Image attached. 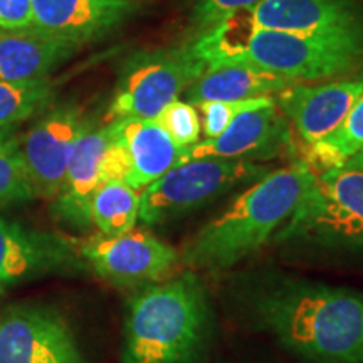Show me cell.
I'll return each mask as SVG.
<instances>
[{
	"instance_id": "277c9868",
	"label": "cell",
	"mask_w": 363,
	"mask_h": 363,
	"mask_svg": "<svg viewBox=\"0 0 363 363\" xmlns=\"http://www.w3.org/2000/svg\"><path fill=\"white\" fill-rule=\"evenodd\" d=\"M276 242L333 251L363 249V170L337 167L316 172Z\"/></svg>"
},
{
	"instance_id": "4fadbf2b",
	"label": "cell",
	"mask_w": 363,
	"mask_h": 363,
	"mask_svg": "<svg viewBox=\"0 0 363 363\" xmlns=\"http://www.w3.org/2000/svg\"><path fill=\"white\" fill-rule=\"evenodd\" d=\"M33 29L83 45L111 33L135 11L133 0H30Z\"/></svg>"
},
{
	"instance_id": "44dd1931",
	"label": "cell",
	"mask_w": 363,
	"mask_h": 363,
	"mask_svg": "<svg viewBox=\"0 0 363 363\" xmlns=\"http://www.w3.org/2000/svg\"><path fill=\"white\" fill-rule=\"evenodd\" d=\"M363 148V93L353 104V108L345 118V121L333 133L320 140V142L306 147L308 157L306 163H310L315 170H328L342 167L355 155L358 150Z\"/></svg>"
},
{
	"instance_id": "3957f363",
	"label": "cell",
	"mask_w": 363,
	"mask_h": 363,
	"mask_svg": "<svg viewBox=\"0 0 363 363\" xmlns=\"http://www.w3.org/2000/svg\"><path fill=\"white\" fill-rule=\"evenodd\" d=\"M211 331V306L194 272L148 284L130 299L123 363H197Z\"/></svg>"
},
{
	"instance_id": "6da1fadb",
	"label": "cell",
	"mask_w": 363,
	"mask_h": 363,
	"mask_svg": "<svg viewBox=\"0 0 363 363\" xmlns=\"http://www.w3.org/2000/svg\"><path fill=\"white\" fill-rule=\"evenodd\" d=\"M252 313L278 342L311 363H363V293L281 281L252 298Z\"/></svg>"
},
{
	"instance_id": "484cf974",
	"label": "cell",
	"mask_w": 363,
	"mask_h": 363,
	"mask_svg": "<svg viewBox=\"0 0 363 363\" xmlns=\"http://www.w3.org/2000/svg\"><path fill=\"white\" fill-rule=\"evenodd\" d=\"M259 2L262 0H197L194 9L195 27L203 34L230 13L252 9Z\"/></svg>"
},
{
	"instance_id": "e0dca14e",
	"label": "cell",
	"mask_w": 363,
	"mask_h": 363,
	"mask_svg": "<svg viewBox=\"0 0 363 363\" xmlns=\"http://www.w3.org/2000/svg\"><path fill=\"white\" fill-rule=\"evenodd\" d=\"M283 123L278 115V104L269 101L242 111L219 136L195 143L189 148V160L199 158H224V160H249L278 142Z\"/></svg>"
},
{
	"instance_id": "d4e9b609",
	"label": "cell",
	"mask_w": 363,
	"mask_h": 363,
	"mask_svg": "<svg viewBox=\"0 0 363 363\" xmlns=\"http://www.w3.org/2000/svg\"><path fill=\"white\" fill-rule=\"evenodd\" d=\"M272 99L271 96L242 99V101H207L197 104L199 116H201L202 131L206 140L216 138L234 121V118L242 111L251 110L254 106H261Z\"/></svg>"
},
{
	"instance_id": "603a6c76",
	"label": "cell",
	"mask_w": 363,
	"mask_h": 363,
	"mask_svg": "<svg viewBox=\"0 0 363 363\" xmlns=\"http://www.w3.org/2000/svg\"><path fill=\"white\" fill-rule=\"evenodd\" d=\"M52 98L49 79L30 83H7L0 81V128L29 120L48 106Z\"/></svg>"
},
{
	"instance_id": "ba28073f",
	"label": "cell",
	"mask_w": 363,
	"mask_h": 363,
	"mask_svg": "<svg viewBox=\"0 0 363 363\" xmlns=\"http://www.w3.org/2000/svg\"><path fill=\"white\" fill-rule=\"evenodd\" d=\"M91 269L111 284H155L169 279L180 261V252L145 229L108 238L98 234L78 247Z\"/></svg>"
},
{
	"instance_id": "8992f818",
	"label": "cell",
	"mask_w": 363,
	"mask_h": 363,
	"mask_svg": "<svg viewBox=\"0 0 363 363\" xmlns=\"http://www.w3.org/2000/svg\"><path fill=\"white\" fill-rule=\"evenodd\" d=\"M238 61L296 83L335 78L363 65V33L294 34L256 27Z\"/></svg>"
},
{
	"instance_id": "52a82bcc",
	"label": "cell",
	"mask_w": 363,
	"mask_h": 363,
	"mask_svg": "<svg viewBox=\"0 0 363 363\" xmlns=\"http://www.w3.org/2000/svg\"><path fill=\"white\" fill-rule=\"evenodd\" d=\"M271 170L269 165L252 160H189L140 192L138 219L147 225L179 219L240 184L256 182Z\"/></svg>"
},
{
	"instance_id": "5b68a950",
	"label": "cell",
	"mask_w": 363,
	"mask_h": 363,
	"mask_svg": "<svg viewBox=\"0 0 363 363\" xmlns=\"http://www.w3.org/2000/svg\"><path fill=\"white\" fill-rule=\"evenodd\" d=\"M208 67L194 43L136 52L121 67L108 123L125 118L155 121Z\"/></svg>"
},
{
	"instance_id": "83f0119b",
	"label": "cell",
	"mask_w": 363,
	"mask_h": 363,
	"mask_svg": "<svg viewBox=\"0 0 363 363\" xmlns=\"http://www.w3.org/2000/svg\"><path fill=\"white\" fill-rule=\"evenodd\" d=\"M342 167H347V169L363 170V148L358 150L355 155H353L348 162H345Z\"/></svg>"
},
{
	"instance_id": "7c38bea8",
	"label": "cell",
	"mask_w": 363,
	"mask_h": 363,
	"mask_svg": "<svg viewBox=\"0 0 363 363\" xmlns=\"http://www.w3.org/2000/svg\"><path fill=\"white\" fill-rule=\"evenodd\" d=\"M363 93V74L343 81L293 84L278 94L276 104L288 116L306 147L333 133Z\"/></svg>"
},
{
	"instance_id": "9c48e42d",
	"label": "cell",
	"mask_w": 363,
	"mask_h": 363,
	"mask_svg": "<svg viewBox=\"0 0 363 363\" xmlns=\"http://www.w3.org/2000/svg\"><path fill=\"white\" fill-rule=\"evenodd\" d=\"M0 363H84L61 313L13 305L0 313Z\"/></svg>"
},
{
	"instance_id": "7402d4cb",
	"label": "cell",
	"mask_w": 363,
	"mask_h": 363,
	"mask_svg": "<svg viewBox=\"0 0 363 363\" xmlns=\"http://www.w3.org/2000/svg\"><path fill=\"white\" fill-rule=\"evenodd\" d=\"M34 197L21 142L11 128H0V208L29 202Z\"/></svg>"
},
{
	"instance_id": "30bf717a",
	"label": "cell",
	"mask_w": 363,
	"mask_h": 363,
	"mask_svg": "<svg viewBox=\"0 0 363 363\" xmlns=\"http://www.w3.org/2000/svg\"><path fill=\"white\" fill-rule=\"evenodd\" d=\"M88 125L71 104L52 108L30 126L21 152L35 197L54 199L61 192L72 150Z\"/></svg>"
},
{
	"instance_id": "7a4b0ae2",
	"label": "cell",
	"mask_w": 363,
	"mask_h": 363,
	"mask_svg": "<svg viewBox=\"0 0 363 363\" xmlns=\"http://www.w3.org/2000/svg\"><path fill=\"white\" fill-rule=\"evenodd\" d=\"M315 174L305 160L272 169L203 225L180 259L194 269L222 271L259 251L289 219Z\"/></svg>"
},
{
	"instance_id": "9a60e30c",
	"label": "cell",
	"mask_w": 363,
	"mask_h": 363,
	"mask_svg": "<svg viewBox=\"0 0 363 363\" xmlns=\"http://www.w3.org/2000/svg\"><path fill=\"white\" fill-rule=\"evenodd\" d=\"M110 126L86 125L72 150L61 192L54 199L56 219L76 229L91 225V199L103 184V160L110 145Z\"/></svg>"
},
{
	"instance_id": "ac0fdd59",
	"label": "cell",
	"mask_w": 363,
	"mask_h": 363,
	"mask_svg": "<svg viewBox=\"0 0 363 363\" xmlns=\"http://www.w3.org/2000/svg\"><path fill=\"white\" fill-rule=\"evenodd\" d=\"M293 84H296V81L247 62L227 61L208 66L184 94L185 101L197 106L207 101H242L271 96Z\"/></svg>"
},
{
	"instance_id": "d6986e66",
	"label": "cell",
	"mask_w": 363,
	"mask_h": 363,
	"mask_svg": "<svg viewBox=\"0 0 363 363\" xmlns=\"http://www.w3.org/2000/svg\"><path fill=\"white\" fill-rule=\"evenodd\" d=\"M79 45L26 30H0V81L30 83L48 79L49 72L69 59Z\"/></svg>"
},
{
	"instance_id": "2e32d148",
	"label": "cell",
	"mask_w": 363,
	"mask_h": 363,
	"mask_svg": "<svg viewBox=\"0 0 363 363\" xmlns=\"http://www.w3.org/2000/svg\"><path fill=\"white\" fill-rule=\"evenodd\" d=\"M108 125L128 160L126 184L138 192L189 162V148L179 147L157 121L125 118Z\"/></svg>"
},
{
	"instance_id": "ffe728a7",
	"label": "cell",
	"mask_w": 363,
	"mask_h": 363,
	"mask_svg": "<svg viewBox=\"0 0 363 363\" xmlns=\"http://www.w3.org/2000/svg\"><path fill=\"white\" fill-rule=\"evenodd\" d=\"M140 214V192L125 182H104L91 199V224L99 234L115 238L135 229Z\"/></svg>"
},
{
	"instance_id": "8fae6325",
	"label": "cell",
	"mask_w": 363,
	"mask_h": 363,
	"mask_svg": "<svg viewBox=\"0 0 363 363\" xmlns=\"http://www.w3.org/2000/svg\"><path fill=\"white\" fill-rule=\"evenodd\" d=\"M79 249L59 234L27 229L0 216V293L81 266Z\"/></svg>"
},
{
	"instance_id": "5bb4252c",
	"label": "cell",
	"mask_w": 363,
	"mask_h": 363,
	"mask_svg": "<svg viewBox=\"0 0 363 363\" xmlns=\"http://www.w3.org/2000/svg\"><path fill=\"white\" fill-rule=\"evenodd\" d=\"M251 13L257 29L278 33H363V11L355 0H262Z\"/></svg>"
},
{
	"instance_id": "cb8c5ba5",
	"label": "cell",
	"mask_w": 363,
	"mask_h": 363,
	"mask_svg": "<svg viewBox=\"0 0 363 363\" xmlns=\"http://www.w3.org/2000/svg\"><path fill=\"white\" fill-rule=\"evenodd\" d=\"M155 121L179 147L190 148L195 143H199L202 125L201 116H199L197 108L194 104L175 99L160 113V116Z\"/></svg>"
},
{
	"instance_id": "4316f807",
	"label": "cell",
	"mask_w": 363,
	"mask_h": 363,
	"mask_svg": "<svg viewBox=\"0 0 363 363\" xmlns=\"http://www.w3.org/2000/svg\"><path fill=\"white\" fill-rule=\"evenodd\" d=\"M33 29L30 0H0V30Z\"/></svg>"
}]
</instances>
